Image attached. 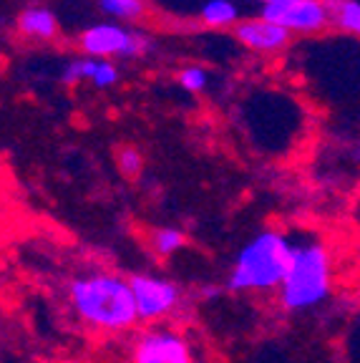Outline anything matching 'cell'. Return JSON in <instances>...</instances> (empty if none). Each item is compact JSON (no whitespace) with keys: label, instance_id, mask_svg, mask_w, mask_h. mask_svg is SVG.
<instances>
[{"label":"cell","instance_id":"cell-1","mask_svg":"<svg viewBox=\"0 0 360 363\" xmlns=\"http://www.w3.org/2000/svg\"><path fill=\"white\" fill-rule=\"evenodd\" d=\"M68 301L81 320L94 328L116 333L131 328L139 320L129 280L111 272H94L71 280Z\"/></svg>","mask_w":360,"mask_h":363},{"label":"cell","instance_id":"cell-2","mask_svg":"<svg viewBox=\"0 0 360 363\" xmlns=\"http://www.w3.org/2000/svg\"><path fill=\"white\" fill-rule=\"evenodd\" d=\"M293 247L287 235L280 230H262L237 252L227 275V290L232 293H267L280 290L287 265L293 257Z\"/></svg>","mask_w":360,"mask_h":363},{"label":"cell","instance_id":"cell-3","mask_svg":"<svg viewBox=\"0 0 360 363\" xmlns=\"http://www.w3.org/2000/svg\"><path fill=\"white\" fill-rule=\"evenodd\" d=\"M280 306L287 313H305L322 306L332 293V255L317 240L293 247L285 280L280 285Z\"/></svg>","mask_w":360,"mask_h":363},{"label":"cell","instance_id":"cell-4","mask_svg":"<svg viewBox=\"0 0 360 363\" xmlns=\"http://www.w3.org/2000/svg\"><path fill=\"white\" fill-rule=\"evenodd\" d=\"M81 48L89 58H144L154 43L141 30H129L118 23H96L81 33Z\"/></svg>","mask_w":360,"mask_h":363},{"label":"cell","instance_id":"cell-5","mask_svg":"<svg viewBox=\"0 0 360 363\" xmlns=\"http://www.w3.org/2000/svg\"><path fill=\"white\" fill-rule=\"evenodd\" d=\"M131 293H134L139 320H162L169 318L179 308L181 290L176 283L149 272H136L129 278Z\"/></svg>","mask_w":360,"mask_h":363},{"label":"cell","instance_id":"cell-6","mask_svg":"<svg viewBox=\"0 0 360 363\" xmlns=\"http://www.w3.org/2000/svg\"><path fill=\"white\" fill-rule=\"evenodd\" d=\"M262 18L290 33H320L330 26L325 0H285L262 8Z\"/></svg>","mask_w":360,"mask_h":363},{"label":"cell","instance_id":"cell-7","mask_svg":"<svg viewBox=\"0 0 360 363\" xmlns=\"http://www.w3.org/2000/svg\"><path fill=\"white\" fill-rule=\"evenodd\" d=\"M131 363H194V356L184 335L169 328H152L134 340Z\"/></svg>","mask_w":360,"mask_h":363},{"label":"cell","instance_id":"cell-8","mask_svg":"<svg viewBox=\"0 0 360 363\" xmlns=\"http://www.w3.org/2000/svg\"><path fill=\"white\" fill-rule=\"evenodd\" d=\"M235 38L240 40L242 45H247L249 51L257 53H277L282 51L293 33L285 30L277 23H270L265 18H247V21H240L235 26Z\"/></svg>","mask_w":360,"mask_h":363},{"label":"cell","instance_id":"cell-9","mask_svg":"<svg viewBox=\"0 0 360 363\" xmlns=\"http://www.w3.org/2000/svg\"><path fill=\"white\" fill-rule=\"evenodd\" d=\"M18 28L21 33H26L28 38H40L51 40L58 33V18L53 16L48 8H28L18 16Z\"/></svg>","mask_w":360,"mask_h":363},{"label":"cell","instance_id":"cell-10","mask_svg":"<svg viewBox=\"0 0 360 363\" xmlns=\"http://www.w3.org/2000/svg\"><path fill=\"white\" fill-rule=\"evenodd\" d=\"M332 28L360 38V0H325Z\"/></svg>","mask_w":360,"mask_h":363},{"label":"cell","instance_id":"cell-11","mask_svg":"<svg viewBox=\"0 0 360 363\" xmlns=\"http://www.w3.org/2000/svg\"><path fill=\"white\" fill-rule=\"evenodd\" d=\"M199 21L209 28H235L240 23V8L232 0H207L199 11Z\"/></svg>","mask_w":360,"mask_h":363},{"label":"cell","instance_id":"cell-12","mask_svg":"<svg viewBox=\"0 0 360 363\" xmlns=\"http://www.w3.org/2000/svg\"><path fill=\"white\" fill-rule=\"evenodd\" d=\"M184 245H186L184 233L176 230V227H159V230L152 233V247H154V252L162 257L176 255Z\"/></svg>","mask_w":360,"mask_h":363},{"label":"cell","instance_id":"cell-13","mask_svg":"<svg viewBox=\"0 0 360 363\" xmlns=\"http://www.w3.org/2000/svg\"><path fill=\"white\" fill-rule=\"evenodd\" d=\"M106 16L118 18V21H136L147 13L144 0H96Z\"/></svg>","mask_w":360,"mask_h":363},{"label":"cell","instance_id":"cell-14","mask_svg":"<svg viewBox=\"0 0 360 363\" xmlns=\"http://www.w3.org/2000/svg\"><path fill=\"white\" fill-rule=\"evenodd\" d=\"M116 164H118V169H121V174L134 179V177H139L141 169H144V157L139 154V149L124 147V149H118Z\"/></svg>","mask_w":360,"mask_h":363},{"label":"cell","instance_id":"cell-15","mask_svg":"<svg viewBox=\"0 0 360 363\" xmlns=\"http://www.w3.org/2000/svg\"><path fill=\"white\" fill-rule=\"evenodd\" d=\"M179 84H181V89H186L189 94H199V91L207 89L209 74L202 66H186L179 71Z\"/></svg>","mask_w":360,"mask_h":363},{"label":"cell","instance_id":"cell-16","mask_svg":"<svg viewBox=\"0 0 360 363\" xmlns=\"http://www.w3.org/2000/svg\"><path fill=\"white\" fill-rule=\"evenodd\" d=\"M116 81H118V68L113 66L111 61H106V58H96L91 84H94L96 89H108V86H113Z\"/></svg>","mask_w":360,"mask_h":363},{"label":"cell","instance_id":"cell-17","mask_svg":"<svg viewBox=\"0 0 360 363\" xmlns=\"http://www.w3.org/2000/svg\"><path fill=\"white\" fill-rule=\"evenodd\" d=\"M63 84H79V81H86V58H74L63 66L61 74Z\"/></svg>","mask_w":360,"mask_h":363},{"label":"cell","instance_id":"cell-18","mask_svg":"<svg viewBox=\"0 0 360 363\" xmlns=\"http://www.w3.org/2000/svg\"><path fill=\"white\" fill-rule=\"evenodd\" d=\"M254 3H259V6H275V3H285V0H254Z\"/></svg>","mask_w":360,"mask_h":363},{"label":"cell","instance_id":"cell-19","mask_svg":"<svg viewBox=\"0 0 360 363\" xmlns=\"http://www.w3.org/2000/svg\"><path fill=\"white\" fill-rule=\"evenodd\" d=\"M3 283H6V278H3V272H0V288H3Z\"/></svg>","mask_w":360,"mask_h":363}]
</instances>
